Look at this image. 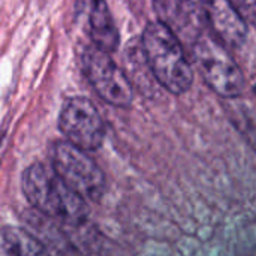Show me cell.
<instances>
[{"instance_id": "cell-1", "label": "cell", "mask_w": 256, "mask_h": 256, "mask_svg": "<svg viewBox=\"0 0 256 256\" xmlns=\"http://www.w3.org/2000/svg\"><path fill=\"white\" fill-rule=\"evenodd\" d=\"M141 46L153 78L170 93L183 94L194 82L192 68L177 34L164 21L150 22L141 38Z\"/></svg>"}, {"instance_id": "cell-2", "label": "cell", "mask_w": 256, "mask_h": 256, "mask_svg": "<svg viewBox=\"0 0 256 256\" xmlns=\"http://www.w3.org/2000/svg\"><path fill=\"white\" fill-rule=\"evenodd\" d=\"M21 188L26 200L48 218L68 224H80L88 216L87 201L42 164L36 162L24 170Z\"/></svg>"}, {"instance_id": "cell-3", "label": "cell", "mask_w": 256, "mask_h": 256, "mask_svg": "<svg viewBox=\"0 0 256 256\" xmlns=\"http://www.w3.org/2000/svg\"><path fill=\"white\" fill-rule=\"evenodd\" d=\"M196 66L208 87L220 98H240L246 90V78L226 46L210 32L196 34L192 46Z\"/></svg>"}, {"instance_id": "cell-4", "label": "cell", "mask_w": 256, "mask_h": 256, "mask_svg": "<svg viewBox=\"0 0 256 256\" xmlns=\"http://www.w3.org/2000/svg\"><path fill=\"white\" fill-rule=\"evenodd\" d=\"M51 166L60 180L84 200H99L106 180L99 165L87 152L68 141H56L51 147Z\"/></svg>"}, {"instance_id": "cell-5", "label": "cell", "mask_w": 256, "mask_h": 256, "mask_svg": "<svg viewBox=\"0 0 256 256\" xmlns=\"http://www.w3.org/2000/svg\"><path fill=\"white\" fill-rule=\"evenodd\" d=\"M58 129L72 146L84 150H98L105 138L104 120L94 104L82 96L69 98L58 114Z\"/></svg>"}, {"instance_id": "cell-6", "label": "cell", "mask_w": 256, "mask_h": 256, "mask_svg": "<svg viewBox=\"0 0 256 256\" xmlns=\"http://www.w3.org/2000/svg\"><path fill=\"white\" fill-rule=\"evenodd\" d=\"M82 69L94 92L106 104L120 108L132 104V82L108 52L90 45L82 56Z\"/></svg>"}, {"instance_id": "cell-7", "label": "cell", "mask_w": 256, "mask_h": 256, "mask_svg": "<svg viewBox=\"0 0 256 256\" xmlns=\"http://www.w3.org/2000/svg\"><path fill=\"white\" fill-rule=\"evenodd\" d=\"M75 16L94 48L108 54L117 50L120 34L105 0H75Z\"/></svg>"}, {"instance_id": "cell-8", "label": "cell", "mask_w": 256, "mask_h": 256, "mask_svg": "<svg viewBox=\"0 0 256 256\" xmlns=\"http://www.w3.org/2000/svg\"><path fill=\"white\" fill-rule=\"evenodd\" d=\"M204 26L225 46L238 48L248 36L246 21L226 0H208L204 10Z\"/></svg>"}, {"instance_id": "cell-9", "label": "cell", "mask_w": 256, "mask_h": 256, "mask_svg": "<svg viewBox=\"0 0 256 256\" xmlns=\"http://www.w3.org/2000/svg\"><path fill=\"white\" fill-rule=\"evenodd\" d=\"M0 256H48V252L30 232L18 226H3L0 228Z\"/></svg>"}, {"instance_id": "cell-10", "label": "cell", "mask_w": 256, "mask_h": 256, "mask_svg": "<svg viewBox=\"0 0 256 256\" xmlns=\"http://www.w3.org/2000/svg\"><path fill=\"white\" fill-rule=\"evenodd\" d=\"M231 8L246 21V24H254L256 20V0H226Z\"/></svg>"}]
</instances>
